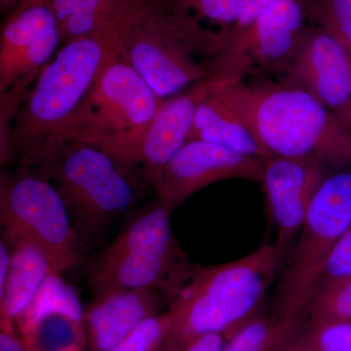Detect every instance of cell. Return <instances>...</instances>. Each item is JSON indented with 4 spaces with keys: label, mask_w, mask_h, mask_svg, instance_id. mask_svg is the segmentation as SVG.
Wrapping results in <instances>:
<instances>
[{
    "label": "cell",
    "mask_w": 351,
    "mask_h": 351,
    "mask_svg": "<svg viewBox=\"0 0 351 351\" xmlns=\"http://www.w3.org/2000/svg\"><path fill=\"white\" fill-rule=\"evenodd\" d=\"M117 40L82 38L64 44L32 83L0 138L1 165L39 167L64 145L71 119L108 62Z\"/></svg>",
    "instance_id": "cell-1"
},
{
    "label": "cell",
    "mask_w": 351,
    "mask_h": 351,
    "mask_svg": "<svg viewBox=\"0 0 351 351\" xmlns=\"http://www.w3.org/2000/svg\"><path fill=\"white\" fill-rule=\"evenodd\" d=\"M213 77V76H211ZM217 80V92L243 119L270 157H313L327 167L351 165V133L336 112L290 82Z\"/></svg>",
    "instance_id": "cell-2"
},
{
    "label": "cell",
    "mask_w": 351,
    "mask_h": 351,
    "mask_svg": "<svg viewBox=\"0 0 351 351\" xmlns=\"http://www.w3.org/2000/svg\"><path fill=\"white\" fill-rule=\"evenodd\" d=\"M120 54L160 99L207 80L200 62L221 51L219 38L175 0H126L117 29Z\"/></svg>",
    "instance_id": "cell-3"
},
{
    "label": "cell",
    "mask_w": 351,
    "mask_h": 351,
    "mask_svg": "<svg viewBox=\"0 0 351 351\" xmlns=\"http://www.w3.org/2000/svg\"><path fill=\"white\" fill-rule=\"evenodd\" d=\"M281 265L276 245L263 244L233 262L193 265L168 306L173 322L162 351L207 335L230 338L255 317Z\"/></svg>",
    "instance_id": "cell-4"
},
{
    "label": "cell",
    "mask_w": 351,
    "mask_h": 351,
    "mask_svg": "<svg viewBox=\"0 0 351 351\" xmlns=\"http://www.w3.org/2000/svg\"><path fill=\"white\" fill-rule=\"evenodd\" d=\"M162 100L119 53L76 110L64 145L97 147L130 175L138 167L145 135Z\"/></svg>",
    "instance_id": "cell-5"
},
{
    "label": "cell",
    "mask_w": 351,
    "mask_h": 351,
    "mask_svg": "<svg viewBox=\"0 0 351 351\" xmlns=\"http://www.w3.org/2000/svg\"><path fill=\"white\" fill-rule=\"evenodd\" d=\"M171 214L156 200L127 221L90 272L92 297L147 289L162 293L170 302L195 265L176 239Z\"/></svg>",
    "instance_id": "cell-6"
},
{
    "label": "cell",
    "mask_w": 351,
    "mask_h": 351,
    "mask_svg": "<svg viewBox=\"0 0 351 351\" xmlns=\"http://www.w3.org/2000/svg\"><path fill=\"white\" fill-rule=\"evenodd\" d=\"M0 223L2 239L36 247L58 274L80 263L82 239L63 197L40 170L1 173Z\"/></svg>",
    "instance_id": "cell-7"
},
{
    "label": "cell",
    "mask_w": 351,
    "mask_h": 351,
    "mask_svg": "<svg viewBox=\"0 0 351 351\" xmlns=\"http://www.w3.org/2000/svg\"><path fill=\"white\" fill-rule=\"evenodd\" d=\"M351 226V171L327 176L316 191L294 246L284 261L274 311L304 317L323 270Z\"/></svg>",
    "instance_id": "cell-8"
},
{
    "label": "cell",
    "mask_w": 351,
    "mask_h": 351,
    "mask_svg": "<svg viewBox=\"0 0 351 351\" xmlns=\"http://www.w3.org/2000/svg\"><path fill=\"white\" fill-rule=\"evenodd\" d=\"M38 168L54 182L80 239L105 230L135 202L130 175L92 145L68 143Z\"/></svg>",
    "instance_id": "cell-9"
},
{
    "label": "cell",
    "mask_w": 351,
    "mask_h": 351,
    "mask_svg": "<svg viewBox=\"0 0 351 351\" xmlns=\"http://www.w3.org/2000/svg\"><path fill=\"white\" fill-rule=\"evenodd\" d=\"M306 0H280L265 9L228 41L209 76L234 82L256 71L287 69L306 31Z\"/></svg>",
    "instance_id": "cell-10"
},
{
    "label": "cell",
    "mask_w": 351,
    "mask_h": 351,
    "mask_svg": "<svg viewBox=\"0 0 351 351\" xmlns=\"http://www.w3.org/2000/svg\"><path fill=\"white\" fill-rule=\"evenodd\" d=\"M61 41L49 2L20 3L0 32V93L29 91Z\"/></svg>",
    "instance_id": "cell-11"
},
{
    "label": "cell",
    "mask_w": 351,
    "mask_h": 351,
    "mask_svg": "<svg viewBox=\"0 0 351 351\" xmlns=\"http://www.w3.org/2000/svg\"><path fill=\"white\" fill-rule=\"evenodd\" d=\"M265 161L213 143L189 141L164 169L156 189L157 201L173 212L216 182L234 179L262 182Z\"/></svg>",
    "instance_id": "cell-12"
},
{
    "label": "cell",
    "mask_w": 351,
    "mask_h": 351,
    "mask_svg": "<svg viewBox=\"0 0 351 351\" xmlns=\"http://www.w3.org/2000/svg\"><path fill=\"white\" fill-rule=\"evenodd\" d=\"M327 168L322 161L313 157L265 159L262 182L276 228L274 245L282 263L301 232L316 191L326 179Z\"/></svg>",
    "instance_id": "cell-13"
},
{
    "label": "cell",
    "mask_w": 351,
    "mask_h": 351,
    "mask_svg": "<svg viewBox=\"0 0 351 351\" xmlns=\"http://www.w3.org/2000/svg\"><path fill=\"white\" fill-rule=\"evenodd\" d=\"M286 71L332 112L351 104V54L320 27L306 29Z\"/></svg>",
    "instance_id": "cell-14"
},
{
    "label": "cell",
    "mask_w": 351,
    "mask_h": 351,
    "mask_svg": "<svg viewBox=\"0 0 351 351\" xmlns=\"http://www.w3.org/2000/svg\"><path fill=\"white\" fill-rule=\"evenodd\" d=\"M165 304L162 293L147 289L94 295L83 313L86 351H112L147 318L166 311Z\"/></svg>",
    "instance_id": "cell-15"
},
{
    "label": "cell",
    "mask_w": 351,
    "mask_h": 351,
    "mask_svg": "<svg viewBox=\"0 0 351 351\" xmlns=\"http://www.w3.org/2000/svg\"><path fill=\"white\" fill-rule=\"evenodd\" d=\"M211 83L208 77L184 93L162 100L157 108L143 143L138 165L141 175L154 191L167 164L189 142L196 108Z\"/></svg>",
    "instance_id": "cell-16"
},
{
    "label": "cell",
    "mask_w": 351,
    "mask_h": 351,
    "mask_svg": "<svg viewBox=\"0 0 351 351\" xmlns=\"http://www.w3.org/2000/svg\"><path fill=\"white\" fill-rule=\"evenodd\" d=\"M210 78L211 87L196 108L189 141H205L245 156L269 159L243 119L217 92V80Z\"/></svg>",
    "instance_id": "cell-17"
},
{
    "label": "cell",
    "mask_w": 351,
    "mask_h": 351,
    "mask_svg": "<svg viewBox=\"0 0 351 351\" xmlns=\"http://www.w3.org/2000/svg\"><path fill=\"white\" fill-rule=\"evenodd\" d=\"M11 247L10 271L5 287L0 292V328L7 331L16 330V322L54 270L36 247L27 243H15Z\"/></svg>",
    "instance_id": "cell-18"
},
{
    "label": "cell",
    "mask_w": 351,
    "mask_h": 351,
    "mask_svg": "<svg viewBox=\"0 0 351 351\" xmlns=\"http://www.w3.org/2000/svg\"><path fill=\"white\" fill-rule=\"evenodd\" d=\"M126 0H50L64 44L82 38L117 40Z\"/></svg>",
    "instance_id": "cell-19"
},
{
    "label": "cell",
    "mask_w": 351,
    "mask_h": 351,
    "mask_svg": "<svg viewBox=\"0 0 351 351\" xmlns=\"http://www.w3.org/2000/svg\"><path fill=\"white\" fill-rule=\"evenodd\" d=\"M304 317L255 316L228 338L223 351H283Z\"/></svg>",
    "instance_id": "cell-20"
},
{
    "label": "cell",
    "mask_w": 351,
    "mask_h": 351,
    "mask_svg": "<svg viewBox=\"0 0 351 351\" xmlns=\"http://www.w3.org/2000/svg\"><path fill=\"white\" fill-rule=\"evenodd\" d=\"M49 313H63L83 323L84 308L75 289L64 282L60 274L53 270L39 289L38 294L16 322L20 336H25L40 318Z\"/></svg>",
    "instance_id": "cell-21"
},
{
    "label": "cell",
    "mask_w": 351,
    "mask_h": 351,
    "mask_svg": "<svg viewBox=\"0 0 351 351\" xmlns=\"http://www.w3.org/2000/svg\"><path fill=\"white\" fill-rule=\"evenodd\" d=\"M29 351H86L84 325L63 313H49L22 337Z\"/></svg>",
    "instance_id": "cell-22"
},
{
    "label": "cell",
    "mask_w": 351,
    "mask_h": 351,
    "mask_svg": "<svg viewBox=\"0 0 351 351\" xmlns=\"http://www.w3.org/2000/svg\"><path fill=\"white\" fill-rule=\"evenodd\" d=\"M283 351H351V320L307 321Z\"/></svg>",
    "instance_id": "cell-23"
},
{
    "label": "cell",
    "mask_w": 351,
    "mask_h": 351,
    "mask_svg": "<svg viewBox=\"0 0 351 351\" xmlns=\"http://www.w3.org/2000/svg\"><path fill=\"white\" fill-rule=\"evenodd\" d=\"M307 321L351 320V276L322 283L307 302Z\"/></svg>",
    "instance_id": "cell-24"
},
{
    "label": "cell",
    "mask_w": 351,
    "mask_h": 351,
    "mask_svg": "<svg viewBox=\"0 0 351 351\" xmlns=\"http://www.w3.org/2000/svg\"><path fill=\"white\" fill-rule=\"evenodd\" d=\"M182 10L214 34L225 49L237 21L239 0H175ZM221 51V52H223Z\"/></svg>",
    "instance_id": "cell-25"
},
{
    "label": "cell",
    "mask_w": 351,
    "mask_h": 351,
    "mask_svg": "<svg viewBox=\"0 0 351 351\" xmlns=\"http://www.w3.org/2000/svg\"><path fill=\"white\" fill-rule=\"evenodd\" d=\"M307 15L351 54V0H308Z\"/></svg>",
    "instance_id": "cell-26"
},
{
    "label": "cell",
    "mask_w": 351,
    "mask_h": 351,
    "mask_svg": "<svg viewBox=\"0 0 351 351\" xmlns=\"http://www.w3.org/2000/svg\"><path fill=\"white\" fill-rule=\"evenodd\" d=\"M172 322V313L167 308L145 320L112 351H162Z\"/></svg>",
    "instance_id": "cell-27"
},
{
    "label": "cell",
    "mask_w": 351,
    "mask_h": 351,
    "mask_svg": "<svg viewBox=\"0 0 351 351\" xmlns=\"http://www.w3.org/2000/svg\"><path fill=\"white\" fill-rule=\"evenodd\" d=\"M348 276H351V226L330 254L318 286Z\"/></svg>",
    "instance_id": "cell-28"
},
{
    "label": "cell",
    "mask_w": 351,
    "mask_h": 351,
    "mask_svg": "<svg viewBox=\"0 0 351 351\" xmlns=\"http://www.w3.org/2000/svg\"><path fill=\"white\" fill-rule=\"evenodd\" d=\"M279 1L280 0H239L237 21L230 32L228 43L230 39L244 32L265 9Z\"/></svg>",
    "instance_id": "cell-29"
},
{
    "label": "cell",
    "mask_w": 351,
    "mask_h": 351,
    "mask_svg": "<svg viewBox=\"0 0 351 351\" xmlns=\"http://www.w3.org/2000/svg\"><path fill=\"white\" fill-rule=\"evenodd\" d=\"M225 337L214 334L193 339L179 351H223L225 350Z\"/></svg>",
    "instance_id": "cell-30"
},
{
    "label": "cell",
    "mask_w": 351,
    "mask_h": 351,
    "mask_svg": "<svg viewBox=\"0 0 351 351\" xmlns=\"http://www.w3.org/2000/svg\"><path fill=\"white\" fill-rule=\"evenodd\" d=\"M0 351H27L22 337L17 334L16 330L0 331Z\"/></svg>",
    "instance_id": "cell-31"
},
{
    "label": "cell",
    "mask_w": 351,
    "mask_h": 351,
    "mask_svg": "<svg viewBox=\"0 0 351 351\" xmlns=\"http://www.w3.org/2000/svg\"><path fill=\"white\" fill-rule=\"evenodd\" d=\"M20 1L21 0H0L2 12L6 13L7 15L13 13L19 7Z\"/></svg>",
    "instance_id": "cell-32"
},
{
    "label": "cell",
    "mask_w": 351,
    "mask_h": 351,
    "mask_svg": "<svg viewBox=\"0 0 351 351\" xmlns=\"http://www.w3.org/2000/svg\"><path fill=\"white\" fill-rule=\"evenodd\" d=\"M336 113L339 119L343 120V123L346 124V126L348 127V130L351 133V104Z\"/></svg>",
    "instance_id": "cell-33"
},
{
    "label": "cell",
    "mask_w": 351,
    "mask_h": 351,
    "mask_svg": "<svg viewBox=\"0 0 351 351\" xmlns=\"http://www.w3.org/2000/svg\"><path fill=\"white\" fill-rule=\"evenodd\" d=\"M32 1L49 2L50 0H21L20 3H25V2H32Z\"/></svg>",
    "instance_id": "cell-34"
},
{
    "label": "cell",
    "mask_w": 351,
    "mask_h": 351,
    "mask_svg": "<svg viewBox=\"0 0 351 351\" xmlns=\"http://www.w3.org/2000/svg\"><path fill=\"white\" fill-rule=\"evenodd\" d=\"M27 351H29V350H27Z\"/></svg>",
    "instance_id": "cell-35"
}]
</instances>
